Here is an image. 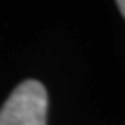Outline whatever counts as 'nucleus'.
Segmentation results:
<instances>
[{"label": "nucleus", "instance_id": "nucleus-2", "mask_svg": "<svg viewBox=\"0 0 125 125\" xmlns=\"http://www.w3.org/2000/svg\"><path fill=\"white\" fill-rule=\"evenodd\" d=\"M116 5H118L120 12L123 14V18H125V0H118V2H116Z\"/></svg>", "mask_w": 125, "mask_h": 125}, {"label": "nucleus", "instance_id": "nucleus-1", "mask_svg": "<svg viewBox=\"0 0 125 125\" xmlns=\"http://www.w3.org/2000/svg\"><path fill=\"white\" fill-rule=\"evenodd\" d=\"M47 90L38 80H24L0 109V125H45Z\"/></svg>", "mask_w": 125, "mask_h": 125}]
</instances>
